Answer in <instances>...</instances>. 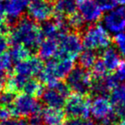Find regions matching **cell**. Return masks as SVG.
Here are the masks:
<instances>
[{
    "label": "cell",
    "mask_w": 125,
    "mask_h": 125,
    "mask_svg": "<svg viewBox=\"0 0 125 125\" xmlns=\"http://www.w3.org/2000/svg\"><path fill=\"white\" fill-rule=\"evenodd\" d=\"M43 39L41 28L28 16L18 19L9 33V40L12 45H22L31 52L38 51Z\"/></svg>",
    "instance_id": "6da1fadb"
},
{
    "label": "cell",
    "mask_w": 125,
    "mask_h": 125,
    "mask_svg": "<svg viewBox=\"0 0 125 125\" xmlns=\"http://www.w3.org/2000/svg\"><path fill=\"white\" fill-rule=\"evenodd\" d=\"M83 47L89 50L102 52L110 46L112 38L99 23L90 24L82 33Z\"/></svg>",
    "instance_id": "7a4b0ae2"
},
{
    "label": "cell",
    "mask_w": 125,
    "mask_h": 125,
    "mask_svg": "<svg viewBox=\"0 0 125 125\" xmlns=\"http://www.w3.org/2000/svg\"><path fill=\"white\" fill-rule=\"evenodd\" d=\"M93 78L94 76L90 70L77 65L66 76L65 82L74 94L91 96Z\"/></svg>",
    "instance_id": "3957f363"
},
{
    "label": "cell",
    "mask_w": 125,
    "mask_h": 125,
    "mask_svg": "<svg viewBox=\"0 0 125 125\" xmlns=\"http://www.w3.org/2000/svg\"><path fill=\"white\" fill-rule=\"evenodd\" d=\"M90 106L91 96L73 94L67 98L63 108L67 117L87 119L91 114Z\"/></svg>",
    "instance_id": "277c9868"
},
{
    "label": "cell",
    "mask_w": 125,
    "mask_h": 125,
    "mask_svg": "<svg viewBox=\"0 0 125 125\" xmlns=\"http://www.w3.org/2000/svg\"><path fill=\"white\" fill-rule=\"evenodd\" d=\"M13 115L19 117H30L36 114H41L42 104L30 95L21 94L16 96L11 105Z\"/></svg>",
    "instance_id": "5b68a950"
},
{
    "label": "cell",
    "mask_w": 125,
    "mask_h": 125,
    "mask_svg": "<svg viewBox=\"0 0 125 125\" xmlns=\"http://www.w3.org/2000/svg\"><path fill=\"white\" fill-rule=\"evenodd\" d=\"M82 47V34L70 31L59 40V50L55 57H69L74 60L79 57Z\"/></svg>",
    "instance_id": "8992f818"
},
{
    "label": "cell",
    "mask_w": 125,
    "mask_h": 125,
    "mask_svg": "<svg viewBox=\"0 0 125 125\" xmlns=\"http://www.w3.org/2000/svg\"><path fill=\"white\" fill-rule=\"evenodd\" d=\"M28 16L36 22H45L53 17L54 5L47 0H31L28 6Z\"/></svg>",
    "instance_id": "52a82bcc"
},
{
    "label": "cell",
    "mask_w": 125,
    "mask_h": 125,
    "mask_svg": "<svg viewBox=\"0 0 125 125\" xmlns=\"http://www.w3.org/2000/svg\"><path fill=\"white\" fill-rule=\"evenodd\" d=\"M43 67V61L40 57H29L26 60L16 62L14 67V74L26 78H33L40 75Z\"/></svg>",
    "instance_id": "ba28073f"
},
{
    "label": "cell",
    "mask_w": 125,
    "mask_h": 125,
    "mask_svg": "<svg viewBox=\"0 0 125 125\" xmlns=\"http://www.w3.org/2000/svg\"><path fill=\"white\" fill-rule=\"evenodd\" d=\"M104 24L111 33H121L125 29V6L110 10L104 16Z\"/></svg>",
    "instance_id": "9c48e42d"
},
{
    "label": "cell",
    "mask_w": 125,
    "mask_h": 125,
    "mask_svg": "<svg viewBox=\"0 0 125 125\" xmlns=\"http://www.w3.org/2000/svg\"><path fill=\"white\" fill-rule=\"evenodd\" d=\"M79 13L86 22L90 24L97 23L102 17L103 10L94 0H85L78 4Z\"/></svg>",
    "instance_id": "30bf717a"
},
{
    "label": "cell",
    "mask_w": 125,
    "mask_h": 125,
    "mask_svg": "<svg viewBox=\"0 0 125 125\" xmlns=\"http://www.w3.org/2000/svg\"><path fill=\"white\" fill-rule=\"evenodd\" d=\"M91 115L98 121H101L113 111V104L111 99L104 96H95L91 100Z\"/></svg>",
    "instance_id": "8fae6325"
},
{
    "label": "cell",
    "mask_w": 125,
    "mask_h": 125,
    "mask_svg": "<svg viewBox=\"0 0 125 125\" xmlns=\"http://www.w3.org/2000/svg\"><path fill=\"white\" fill-rule=\"evenodd\" d=\"M31 0H5L4 10L6 17L10 21H16L23 16Z\"/></svg>",
    "instance_id": "7c38bea8"
},
{
    "label": "cell",
    "mask_w": 125,
    "mask_h": 125,
    "mask_svg": "<svg viewBox=\"0 0 125 125\" xmlns=\"http://www.w3.org/2000/svg\"><path fill=\"white\" fill-rule=\"evenodd\" d=\"M67 98L56 90L55 88L45 89L41 95V100L45 105L49 108L62 109L64 107Z\"/></svg>",
    "instance_id": "4fadbf2b"
},
{
    "label": "cell",
    "mask_w": 125,
    "mask_h": 125,
    "mask_svg": "<svg viewBox=\"0 0 125 125\" xmlns=\"http://www.w3.org/2000/svg\"><path fill=\"white\" fill-rule=\"evenodd\" d=\"M76 0H57L54 4L53 17L56 19H63L67 16L77 12Z\"/></svg>",
    "instance_id": "5bb4252c"
},
{
    "label": "cell",
    "mask_w": 125,
    "mask_h": 125,
    "mask_svg": "<svg viewBox=\"0 0 125 125\" xmlns=\"http://www.w3.org/2000/svg\"><path fill=\"white\" fill-rule=\"evenodd\" d=\"M58 50V40L55 39H44L38 49L39 57L44 60H50L57 55Z\"/></svg>",
    "instance_id": "9a60e30c"
},
{
    "label": "cell",
    "mask_w": 125,
    "mask_h": 125,
    "mask_svg": "<svg viewBox=\"0 0 125 125\" xmlns=\"http://www.w3.org/2000/svg\"><path fill=\"white\" fill-rule=\"evenodd\" d=\"M101 58L104 61V64L110 73L116 71L122 62L120 54L117 52L116 49L112 46H109L102 51Z\"/></svg>",
    "instance_id": "2e32d148"
},
{
    "label": "cell",
    "mask_w": 125,
    "mask_h": 125,
    "mask_svg": "<svg viewBox=\"0 0 125 125\" xmlns=\"http://www.w3.org/2000/svg\"><path fill=\"white\" fill-rule=\"evenodd\" d=\"M66 117V114L62 109L47 107L42 111V118L45 125H63Z\"/></svg>",
    "instance_id": "e0dca14e"
},
{
    "label": "cell",
    "mask_w": 125,
    "mask_h": 125,
    "mask_svg": "<svg viewBox=\"0 0 125 125\" xmlns=\"http://www.w3.org/2000/svg\"><path fill=\"white\" fill-rule=\"evenodd\" d=\"M45 91L44 84L40 80L33 78H29L25 83L22 88L23 94L30 95L32 97H41L42 94Z\"/></svg>",
    "instance_id": "ac0fdd59"
},
{
    "label": "cell",
    "mask_w": 125,
    "mask_h": 125,
    "mask_svg": "<svg viewBox=\"0 0 125 125\" xmlns=\"http://www.w3.org/2000/svg\"><path fill=\"white\" fill-rule=\"evenodd\" d=\"M98 55L94 50L86 49L85 51L82 52L78 57V64L82 68L86 70H90L93 68L96 61L98 60Z\"/></svg>",
    "instance_id": "d6986e66"
},
{
    "label": "cell",
    "mask_w": 125,
    "mask_h": 125,
    "mask_svg": "<svg viewBox=\"0 0 125 125\" xmlns=\"http://www.w3.org/2000/svg\"><path fill=\"white\" fill-rule=\"evenodd\" d=\"M9 53L13 62H19L31 57L32 52L22 45H13Z\"/></svg>",
    "instance_id": "ffe728a7"
},
{
    "label": "cell",
    "mask_w": 125,
    "mask_h": 125,
    "mask_svg": "<svg viewBox=\"0 0 125 125\" xmlns=\"http://www.w3.org/2000/svg\"><path fill=\"white\" fill-rule=\"evenodd\" d=\"M66 21L71 31L76 32L82 34L85 30V22L80 13L75 12L66 17Z\"/></svg>",
    "instance_id": "44dd1931"
},
{
    "label": "cell",
    "mask_w": 125,
    "mask_h": 125,
    "mask_svg": "<svg viewBox=\"0 0 125 125\" xmlns=\"http://www.w3.org/2000/svg\"><path fill=\"white\" fill-rule=\"evenodd\" d=\"M92 69V74L95 77H103L109 74V71H108L104 61L102 60L101 57L100 58H98V60L96 61V62L94 63V65L93 66Z\"/></svg>",
    "instance_id": "7402d4cb"
},
{
    "label": "cell",
    "mask_w": 125,
    "mask_h": 125,
    "mask_svg": "<svg viewBox=\"0 0 125 125\" xmlns=\"http://www.w3.org/2000/svg\"><path fill=\"white\" fill-rule=\"evenodd\" d=\"M13 60L10 53L4 52L0 54V73L6 74L12 67Z\"/></svg>",
    "instance_id": "603a6c76"
},
{
    "label": "cell",
    "mask_w": 125,
    "mask_h": 125,
    "mask_svg": "<svg viewBox=\"0 0 125 125\" xmlns=\"http://www.w3.org/2000/svg\"><path fill=\"white\" fill-rule=\"evenodd\" d=\"M112 41L117 47L120 54L123 57H125V33H118L114 36Z\"/></svg>",
    "instance_id": "cb8c5ba5"
},
{
    "label": "cell",
    "mask_w": 125,
    "mask_h": 125,
    "mask_svg": "<svg viewBox=\"0 0 125 125\" xmlns=\"http://www.w3.org/2000/svg\"><path fill=\"white\" fill-rule=\"evenodd\" d=\"M16 97V93L7 89L6 91H4L2 95L0 96V103L3 104H5V105L11 106Z\"/></svg>",
    "instance_id": "d4e9b609"
},
{
    "label": "cell",
    "mask_w": 125,
    "mask_h": 125,
    "mask_svg": "<svg viewBox=\"0 0 125 125\" xmlns=\"http://www.w3.org/2000/svg\"><path fill=\"white\" fill-rule=\"evenodd\" d=\"M13 116L11 106H8L0 103V123L10 119Z\"/></svg>",
    "instance_id": "484cf974"
},
{
    "label": "cell",
    "mask_w": 125,
    "mask_h": 125,
    "mask_svg": "<svg viewBox=\"0 0 125 125\" xmlns=\"http://www.w3.org/2000/svg\"><path fill=\"white\" fill-rule=\"evenodd\" d=\"M0 125H29L28 121L25 118H10L4 122L0 123Z\"/></svg>",
    "instance_id": "4316f807"
},
{
    "label": "cell",
    "mask_w": 125,
    "mask_h": 125,
    "mask_svg": "<svg viewBox=\"0 0 125 125\" xmlns=\"http://www.w3.org/2000/svg\"><path fill=\"white\" fill-rule=\"evenodd\" d=\"M99 5L103 11H110L114 9L116 6L111 0H94Z\"/></svg>",
    "instance_id": "83f0119b"
},
{
    "label": "cell",
    "mask_w": 125,
    "mask_h": 125,
    "mask_svg": "<svg viewBox=\"0 0 125 125\" xmlns=\"http://www.w3.org/2000/svg\"><path fill=\"white\" fill-rule=\"evenodd\" d=\"M91 120L84 118H69L63 125H89Z\"/></svg>",
    "instance_id": "f1b7e54d"
},
{
    "label": "cell",
    "mask_w": 125,
    "mask_h": 125,
    "mask_svg": "<svg viewBox=\"0 0 125 125\" xmlns=\"http://www.w3.org/2000/svg\"><path fill=\"white\" fill-rule=\"evenodd\" d=\"M115 75L117 77L119 82H125V61H122L118 68L115 71Z\"/></svg>",
    "instance_id": "f546056e"
},
{
    "label": "cell",
    "mask_w": 125,
    "mask_h": 125,
    "mask_svg": "<svg viewBox=\"0 0 125 125\" xmlns=\"http://www.w3.org/2000/svg\"><path fill=\"white\" fill-rule=\"evenodd\" d=\"M9 37L0 31V54L6 52L9 45Z\"/></svg>",
    "instance_id": "4dcf8cb0"
},
{
    "label": "cell",
    "mask_w": 125,
    "mask_h": 125,
    "mask_svg": "<svg viewBox=\"0 0 125 125\" xmlns=\"http://www.w3.org/2000/svg\"><path fill=\"white\" fill-rule=\"evenodd\" d=\"M5 10H4V4H3L2 1H0V26L5 23Z\"/></svg>",
    "instance_id": "1f68e13d"
},
{
    "label": "cell",
    "mask_w": 125,
    "mask_h": 125,
    "mask_svg": "<svg viewBox=\"0 0 125 125\" xmlns=\"http://www.w3.org/2000/svg\"><path fill=\"white\" fill-rule=\"evenodd\" d=\"M115 6L116 5H125V0H111Z\"/></svg>",
    "instance_id": "d6a6232c"
},
{
    "label": "cell",
    "mask_w": 125,
    "mask_h": 125,
    "mask_svg": "<svg viewBox=\"0 0 125 125\" xmlns=\"http://www.w3.org/2000/svg\"><path fill=\"white\" fill-rule=\"evenodd\" d=\"M6 80V74L0 73V83H4Z\"/></svg>",
    "instance_id": "836d02e7"
},
{
    "label": "cell",
    "mask_w": 125,
    "mask_h": 125,
    "mask_svg": "<svg viewBox=\"0 0 125 125\" xmlns=\"http://www.w3.org/2000/svg\"><path fill=\"white\" fill-rule=\"evenodd\" d=\"M3 92H4V86H3V83H0V96L2 95Z\"/></svg>",
    "instance_id": "e575fe53"
},
{
    "label": "cell",
    "mask_w": 125,
    "mask_h": 125,
    "mask_svg": "<svg viewBox=\"0 0 125 125\" xmlns=\"http://www.w3.org/2000/svg\"><path fill=\"white\" fill-rule=\"evenodd\" d=\"M47 1H49V2H51V3H52V4H55V3L57 2V0H47Z\"/></svg>",
    "instance_id": "d590c367"
},
{
    "label": "cell",
    "mask_w": 125,
    "mask_h": 125,
    "mask_svg": "<svg viewBox=\"0 0 125 125\" xmlns=\"http://www.w3.org/2000/svg\"><path fill=\"white\" fill-rule=\"evenodd\" d=\"M119 125H125V120H123V121H121V122H120Z\"/></svg>",
    "instance_id": "8d00e7d4"
},
{
    "label": "cell",
    "mask_w": 125,
    "mask_h": 125,
    "mask_svg": "<svg viewBox=\"0 0 125 125\" xmlns=\"http://www.w3.org/2000/svg\"><path fill=\"white\" fill-rule=\"evenodd\" d=\"M83 1H85V0H76V2H77V4H81L82 2H83Z\"/></svg>",
    "instance_id": "74e56055"
},
{
    "label": "cell",
    "mask_w": 125,
    "mask_h": 125,
    "mask_svg": "<svg viewBox=\"0 0 125 125\" xmlns=\"http://www.w3.org/2000/svg\"><path fill=\"white\" fill-rule=\"evenodd\" d=\"M0 1H2V2H3V1H5V0H0Z\"/></svg>",
    "instance_id": "f35d334b"
}]
</instances>
